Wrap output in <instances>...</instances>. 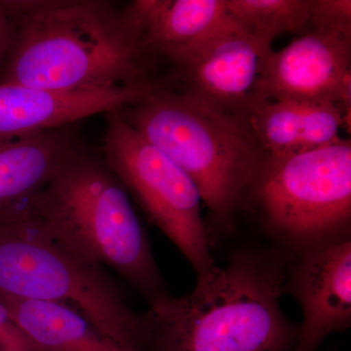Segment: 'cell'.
Segmentation results:
<instances>
[{"label": "cell", "mask_w": 351, "mask_h": 351, "mask_svg": "<svg viewBox=\"0 0 351 351\" xmlns=\"http://www.w3.org/2000/svg\"><path fill=\"white\" fill-rule=\"evenodd\" d=\"M10 45L0 83L43 89H105L151 84L133 4L104 0H0Z\"/></svg>", "instance_id": "obj_1"}, {"label": "cell", "mask_w": 351, "mask_h": 351, "mask_svg": "<svg viewBox=\"0 0 351 351\" xmlns=\"http://www.w3.org/2000/svg\"><path fill=\"white\" fill-rule=\"evenodd\" d=\"M288 269L276 249H239L144 313L149 351H294L299 325L281 307Z\"/></svg>", "instance_id": "obj_2"}, {"label": "cell", "mask_w": 351, "mask_h": 351, "mask_svg": "<svg viewBox=\"0 0 351 351\" xmlns=\"http://www.w3.org/2000/svg\"><path fill=\"white\" fill-rule=\"evenodd\" d=\"M119 112L189 176L219 225L230 226L267 156L243 117L189 90L156 87Z\"/></svg>", "instance_id": "obj_3"}, {"label": "cell", "mask_w": 351, "mask_h": 351, "mask_svg": "<svg viewBox=\"0 0 351 351\" xmlns=\"http://www.w3.org/2000/svg\"><path fill=\"white\" fill-rule=\"evenodd\" d=\"M31 214L117 271L149 307L171 297L128 191L104 157L80 147L39 193Z\"/></svg>", "instance_id": "obj_4"}, {"label": "cell", "mask_w": 351, "mask_h": 351, "mask_svg": "<svg viewBox=\"0 0 351 351\" xmlns=\"http://www.w3.org/2000/svg\"><path fill=\"white\" fill-rule=\"evenodd\" d=\"M0 295L73 304L128 351H149L144 313L127 304L105 267L29 214L0 226Z\"/></svg>", "instance_id": "obj_5"}, {"label": "cell", "mask_w": 351, "mask_h": 351, "mask_svg": "<svg viewBox=\"0 0 351 351\" xmlns=\"http://www.w3.org/2000/svg\"><path fill=\"white\" fill-rule=\"evenodd\" d=\"M247 198L255 202L269 232L297 252L350 235V138L265 156Z\"/></svg>", "instance_id": "obj_6"}, {"label": "cell", "mask_w": 351, "mask_h": 351, "mask_svg": "<svg viewBox=\"0 0 351 351\" xmlns=\"http://www.w3.org/2000/svg\"><path fill=\"white\" fill-rule=\"evenodd\" d=\"M104 158L147 219L200 276L213 269L201 195L189 176L120 114L106 113Z\"/></svg>", "instance_id": "obj_7"}, {"label": "cell", "mask_w": 351, "mask_h": 351, "mask_svg": "<svg viewBox=\"0 0 351 351\" xmlns=\"http://www.w3.org/2000/svg\"><path fill=\"white\" fill-rule=\"evenodd\" d=\"M262 101L336 105L350 124L351 34L311 27L267 58Z\"/></svg>", "instance_id": "obj_8"}, {"label": "cell", "mask_w": 351, "mask_h": 351, "mask_svg": "<svg viewBox=\"0 0 351 351\" xmlns=\"http://www.w3.org/2000/svg\"><path fill=\"white\" fill-rule=\"evenodd\" d=\"M271 51V46L258 40L232 16L177 64L186 77V90L243 117L262 101L258 87Z\"/></svg>", "instance_id": "obj_9"}, {"label": "cell", "mask_w": 351, "mask_h": 351, "mask_svg": "<svg viewBox=\"0 0 351 351\" xmlns=\"http://www.w3.org/2000/svg\"><path fill=\"white\" fill-rule=\"evenodd\" d=\"M286 294L299 302L302 321L294 351H316L351 325L350 235L298 251L289 265Z\"/></svg>", "instance_id": "obj_10"}, {"label": "cell", "mask_w": 351, "mask_h": 351, "mask_svg": "<svg viewBox=\"0 0 351 351\" xmlns=\"http://www.w3.org/2000/svg\"><path fill=\"white\" fill-rule=\"evenodd\" d=\"M154 88L144 84L59 91L0 83V138L71 126L92 115L120 110Z\"/></svg>", "instance_id": "obj_11"}, {"label": "cell", "mask_w": 351, "mask_h": 351, "mask_svg": "<svg viewBox=\"0 0 351 351\" xmlns=\"http://www.w3.org/2000/svg\"><path fill=\"white\" fill-rule=\"evenodd\" d=\"M71 129L0 138V226L29 216L53 176L82 147Z\"/></svg>", "instance_id": "obj_12"}, {"label": "cell", "mask_w": 351, "mask_h": 351, "mask_svg": "<svg viewBox=\"0 0 351 351\" xmlns=\"http://www.w3.org/2000/svg\"><path fill=\"white\" fill-rule=\"evenodd\" d=\"M243 119L269 156L300 154L332 144L339 140L341 127L348 123L338 106L290 101H260Z\"/></svg>", "instance_id": "obj_13"}, {"label": "cell", "mask_w": 351, "mask_h": 351, "mask_svg": "<svg viewBox=\"0 0 351 351\" xmlns=\"http://www.w3.org/2000/svg\"><path fill=\"white\" fill-rule=\"evenodd\" d=\"M145 49L177 64L230 21L226 0H138Z\"/></svg>", "instance_id": "obj_14"}, {"label": "cell", "mask_w": 351, "mask_h": 351, "mask_svg": "<svg viewBox=\"0 0 351 351\" xmlns=\"http://www.w3.org/2000/svg\"><path fill=\"white\" fill-rule=\"evenodd\" d=\"M0 302L39 351H128L68 304L6 295Z\"/></svg>", "instance_id": "obj_15"}, {"label": "cell", "mask_w": 351, "mask_h": 351, "mask_svg": "<svg viewBox=\"0 0 351 351\" xmlns=\"http://www.w3.org/2000/svg\"><path fill=\"white\" fill-rule=\"evenodd\" d=\"M226 10L258 40L272 41L311 27L313 0H226Z\"/></svg>", "instance_id": "obj_16"}, {"label": "cell", "mask_w": 351, "mask_h": 351, "mask_svg": "<svg viewBox=\"0 0 351 351\" xmlns=\"http://www.w3.org/2000/svg\"><path fill=\"white\" fill-rule=\"evenodd\" d=\"M311 27L351 34V1L313 0Z\"/></svg>", "instance_id": "obj_17"}, {"label": "cell", "mask_w": 351, "mask_h": 351, "mask_svg": "<svg viewBox=\"0 0 351 351\" xmlns=\"http://www.w3.org/2000/svg\"><path fill=\"white\" fill-rule=\"evenodd\" d=\"M0 351H39L0 302Z\"/></svg>", "instance_id": "obj_18"}, {"label": "cell", "mask_w": 351, "mask_h": 351, "mask_svg": "<svg viewBox=\"0 0 351 351\" xmlns=\"http://www.w3.org/2000/svg\"><path fill=\"white\" fill-rule=\"evenodd\" d=\"M11 34H12V29H11L10 21H9L5 11L0 6V68H1L7 52H8Z\"/></svg>", "instance_id": "obj_19"}]
</instances>
